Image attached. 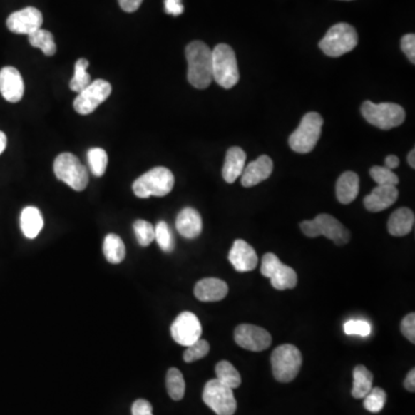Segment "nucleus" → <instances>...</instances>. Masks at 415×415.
Masks as SVG:
<instances>
[{"label": "nucleus", "instance_id": "2f4dec72", "mask_svg": "<svg viewBox=\"0 0 415 415\" xmlns=\"http://www.w3.org/2000/svg\"><path fill=\"white\" fill-rule=\"evenodd\" d=\"M88 164L95 177H102L108 168V154L102 148H91L88 150Z\"/></svg>", "mask_w": 415, "mask_h": 415}, {"label": "nucleus", "instance_id": "37998d69", "mask_svg": "<svg viewBox=\"0 0 415 415\" xmlns=\"http://www.w3.org/2000/svg\"><path fill=\"white\" fill-rule=\"evenodd\" d=\"M142 1L143 0H118L121 9L127 13H133L138 11V7L141 6Z\"/></svg>", "mask_w": 415, "mask_h": 415}, {"label": "nucleus", "instance_id": "20e7f679", "mask_svg": "<svg viewBox=\"0 0 415 415\" xmlns=\"http://www.w3.org/2000/svg\"><path fill=\"white\" fill-rule=\"evenodd\" d=\"M239 69L237 57L231 46L218 44L212 50V78L225 89H231L238 83Z\"/></svg>", "mask_w": 415, "mask_h": 415}, {"label": "nucleus", "instance_id": "cd10ccee", "mask_svg": "<svg viewBox=\"0 0 415 415\" xmlns=\"http://www.w3.org/2000/svg\"><path fill=\"white\" fill-rule=\"evenodd\" d=\"M28 41L33 48H41L46 57H52L57 52V46L54 42L53 35L42 28L39 31H34L31 35H28Z\"/></svg>", "mask_w": 415, "mask_h": 415}, {"label": "nucleus", "instance_id": "aec40b11", "mask_svg": "<svg viewBox=\"0 0 415 415\" xmlns=\"http://www.w3.org/2000/svg\"><path fill=\"white\" fill-rule=\"evenodd\" d=\"M398 192L396 186H377L364 198V207L370 212H379L391 207L397 201Z\"/></svg>", "mask_w": 415, "mask_h": 415}, {"label": "nucleus", "instance_id": "49530a36", "mask_svg": "<svg viewBox=\"0 0 415 415\" xmlns=\"http://www.w3.org/2000/svg\"><path fill=\"white\" fill-rule=\"evenodd\" d=\"M7 138L5 133L0 130V155L3 154L4 150L6 149Z\"/></svg>", "mask_w": 415, "mask_h": 415}, {"label": "nucleus", "instance_id": "423d86ee", "mask_svg": "<svg viewBox=\"0 0 415 415\" xmlns=\"http://www.w3.org/2000/svg\"><path fill=\"white\" fill-rule=\"evenodd\" d=\"M364 119L379 130H389L400 126L405 121V110L394 103H375L366 101L362 106Z\"/></svg>", "mask_w": 415, "mask_h": 415}, {"label": "nucleus", "instance_id": "1a4fd4ad", "mask_svg": "<svg viewBox=\"0 0 415 415\" xmlns=\"http://www.w3.org/2000/svg\"><path fill=\"white\" fill-rule=\"evenodd\" d=\"M56 177L76 192H82L87 188L89 183L88 170L78 157L69 153L57 156L53 163Z\"/></svg>", "mask_w": 415, "mask_h": 415}, {"label": "nucleus", "instance_id": "4be33fe9", "mask_svg": "<svg viewBox=\"0 0 415 415\" xmlns=\"http://www.w3.org/2000/svg\"><path fill=\"white\" fill-rule=\"evenodd\" d=\"M246 163V154L239 147L230 148L226 153L225 163L223 166V178L227 184H233L241 177Z\"/></svg>", "mask_w": 415, "mask_h": 415}, {"label": "nucleus", "instance_id": "9d476101", "mask_svg": "<svg viewBox=\"0 0 415 415\" xmlns=\"http://www.w3.org/2000/svg\"><path fill=\"white\" fill-rule=\"evenodd\" d=\"M202 399L217 415H233L237 411V400L233 390L217 379H210L205 385Z\"/></svg>", "mask_w": 415, "mask_h": 415}, {"label": "nucleus", "instance_id": "a19ab883", "mask_svg": "<svg viewBox=\"0 0 415 415\" xmlns=\"http://www.w3.org/2000/svg\"><path fill=\"white\" fill-rule=\"evenodd\" d=\"M132 415H154L153 414V406L148 400H135L132 406Z\"/></svg>", "mask_w": 415, "mask_h": 415}, {"label": "nucleus", "instance_id": "7ed1b4c3", "mask_svg": "<svg viewBox=\"0 0 415 415\" xmlns=\"http://www.w3.org/2000/svg\"><path fill=\"white\" fill-rule=\"evenodd\" d=\"M322 116L317 112H309L304 116L300 125L289 138V145L298 154H308L314 150L322 132Z\"/></svg>", "mask_w": 415, "mask_h": 415}, {"label": "nucleus", "instance_id": "4468645a", "mask_svg": "<svg viewBox=\"0 0 415 415\" xmlns=\"http://www.w3.org/2000/svg\"><path fill=\"white\" fill-rule=\"evenodd\" d=\"M235 340L242 349L252 352H261L270 347L272 338L265 329L245 323L235 329Z\"/></svg>", "mask_w": 415, "mask_h": 415}, {"label": "nucleus", "instance_id": "5701e85b", "mask_svg": "<svg viewBox=\"0 0 415 415\" xmlns=\"http://www.w3.org/2000/svg\"><path fill=\"white\" fill-rule=\"evenodd\" d=\"M360 188V180L354 172H344L343 175L338 178L337 184H336V195L338 201L342 205H349L352 203L359 194Z\"/></svg>", "mask_w": 415, "mask_h": 415}, {"label": "nucleus", "instance_id": "dca6fc26", "mask_svg": "<svg viewBox=\"0 0 415 415\" xmlns=\"http://www.w3.org/2000/svg\"><path fill=\"white\" fill-rule=\"evenodd\" d=\"M0 93L9 103H18L22 100L24 78L16 67L6 66L0 71Z\"/></svg>", "mask_w": 415, "mask_h": 415}, {"label": "nucleus", "instance_id": "393cba45", "mask_svg": "<svg viewBox=\"0 0 415 415\" xmlns=\"http://www.w3.org/2000/svg\"><path fill=\"white\" fill-rule=\"evenodd\" d=\"M44 220L41 211L35 207L24 208L20 216V227L24 237L35 239L42 231Z\"/></svg>", "mask_w": 415, "mask_h": 415}, {"label": "nucleus", "instance_id": "c756f323", "mask_svg": "<svg viewBox=\"0 0 415 415\" xmlns=\"http://www.w3.org/2000/svg\"><path fill=\"white\" fill-rule=\"evenodd\" d=\"M166 390L170 397L173 400H181L184 398L186 384L180 370L177 368H170L166 374Z\"/></svg>", "mask_w": 415, "mask_h": 415}, {"label": "nucleus", "instance_id": "ea45409f", "mask_svg": "<svg viewBox=\"0 0 415 415\" xmlns=\"http://www.w3.org/2000/svg\"><path fill=\"white\" fill-rule=\"evenodd\" d=\"M401 50L406 54L411 63H415V35L414 34H407L401 39Z\"/></svg>", "mask_w": 415, "mask_h": 415}, {"label": "nucleus", "instance_id": "b1692460", "mask_svg": "<svg viewBox=\"0 0 415 415\" xmlns=\"http://www.w3.org/2000/svg\"><path fill=\"white\" fill-rule=\"evenodd\" d=\"M414 222V212L409 208H400L389 218V233L394 237L407 235L412 231Z\"/></svg>", "mask_w": 415, "mask_h": 415}, {"label": "nucleus", "instance_id": "c03bdc74", "mask_svg": "<svg viewBox=\"0 0 415 415\" xmlns=\"http://www.w3.org/2000/svg\"><path fill=\"white\" fill-rule=\"evenodd\" d=\"M404 386L406 389L407 391L414 392L415 391V370H409V374H407L406 379L404 381Z\"/></svg>", "mask_w": 415, "mask_h": 415}, {"label": "nucleus", "instance_id": "c9c22d12", "mask_svg": "<svg viewBox=\"0 0 415 415\" xmlns=\"http://www.w3.org/2000/svg\"><path fill=\"white\" fill-rule=\"evenodd\" d=\"M370 177L379 186H397L399 184V178L392 170L385 166H374L370 169Z\"/></svg>", "mask_w": 415, "mask_h": 415}, {"label": "nucleus", "instance_id": "6ab92c4d", "mask_svg": "<svg viewBox=\"0 0 415 415\" xmlns=\"http://www.w3.org/2000/svg\"><path fill=\"white\" fill-rule=\"evenodd\" d=\"M229 293V286L220 278H205L196 283L194 294L202 302H217L223 300Z\"/></svg>", "mask_w": 415, "mask_h": 415}, {"label": "nucleus", "instance_id": "6e6552de", "mask_svg": "<svg viewBox=\"0 0 415 415\" xmlns=\"http://www.w3.org/2000/svg\"><path fill=\"white\" fill-rule=\"evenodd\" d=\"M301 231L309 238L324 235L338 246L345 245L351 239L349 230L339 220L328 214L316 216L313 220H304L300 225Z\"/></svg>", "mask_w": 415, "mask_h": 415}, {"label": "nucleus", "instance_id": "f03ea898", "mask_svg": "<svg viewBox=\"0 0 415 415\" xmlns=\"http://www.w3.org/2000/svg\"><path fill=\"white\" fill-rule=\"evenodd\" d=\"M175 186V175L164 166H157L138 178L133 184V192L138 198L148 199L150 196H165Z\"/></svg>", "mask_w": 415, "mask_h": 415}, {"label": "nucleus", "instance_id": "9b49d317", "mask_svg": "<svg viewBox=\"0 0 415 415\" xmlns=\"http://www.w3.org/2000/svg\"><path fill=\"white\" fill-rule=\"evenodd\" d=\"M261 274L269 278L276 290L294 289L298 283V275L289 265H284L274 253H267L262 259Z\"/></svg>", "mask_w": 415, "mask_h": 415}, {"label": "nucleus", "instance_id": "4c0bfd02", "mask_svg": "<svg viewBox=\"0 0 415 415\" xmlns=\"http://www.w3.org/2000/svg\"><path fill=\"white\" fill-rule=\"evenodd\" d=\"M344 331L349 336L357 334V336H362V337H367V336H369L370 332H372V327L366 321L352 319V321H349V322L345 323V325H344Z\"/></svg>", "mask_w": 415, "mask_h": 415}, {"label": "nucleus", "instance_id": "72a5a7b5", "mask_svg": "<svg viewBox=\"0 0 415 415\" xmlns=\"http://www.w3.org/2000/svg\"><path fill=\"white\" fill-rule=\"evenodd\" d=\"M386 403V394L381 388H372L364 398V406L368 412L379 413Z\"/></svg>", "mask_w": 415, "mask_h": 415}, {"label": "nucleus", "instance_id": "79ce46f5", "mask_svg": "<svg viewBox=\"0 0 415 415\" xmlns=\"http://www.w3.org/2000/svg\"><path fill=\"white\" fill-rule=\"evenodd\" d=\"M164 7H165V12L173 16H181L185 11L181 0H165Z\"/></svg>", "mask_w": 415, "mask_h": 415}, {"label": "nucleus", "instance_id": "f3484780", "mask_svg": "<svg viewBox=\"0 0 415 415\" xmlns=\"http://www.w3.org/2000/svg\"><path fill=\"white\" fill-rule=\"evenodd\" d=\"M229 260L233 268L239 272L254 270L259 263V257L256 255L253 247L241 239L233 242V246L230 250Z\"/></svg>", "mask_w": 415, "mask_h": 415}, {"label": "nucleus", "instance_id": "412c9836", "mask_svg": "<svg viewBox=\"0 0 415 415\" xmlns=\"http://www.w3.org/2000/svg\"><path fill=\"white\" fill-rule=\"evenodd\" d=\"M202 226L201 215L195 209L185 208L178 214L175 227L184 238H198L201 235Z\"/></svg>", "mask_w": 415, "mask_h": 415}, {"label": "nucleus", "instance_id": "ddd939ff", "mask_svg": "<svg viewBox=\"0 0 415 415\" xmlns=\"http://www.w3.org/2000/svg\"><path fill=\"white\" fill-rule=\"evenodd\" d=\"M202 327L195 314L184 312L178 315L171 325V336L175 343L190 346L201 338Z\"/></svg>", "mask_w": 415, "mask_h": 415}, {"label": "nucleus", "instance_id": "58836bf2", "mask_svg": "<svg viewBox=\"0 0 415 415\" xmlns=\"http://www.w3.org/2000/svg\"><path fill=\"white\" fill-rule=\"evenodd\" d=\"M400 330H401V334H404V337L407 338L411 343H415L414 313L407 314V315L404 317L403 321H401V324H400Z\"/></svg>", "mask_w": 415, "mask_h": 415}, {"label": "nucleus", "instance_id": "c85d7f7f", "mask_svg": "<svg viewBox=\"0 0 415 415\" xmlns=\"http://www.w3.org/2000/svg\"><path fill=\"white\" fill-rule=\"evenodd\" d=\"M216 376L220 383H223L226 386H229L232 390L239 388L241 384V376L238 370L231 362H220L216 364Z\"/></svg>", "mask_w": 415, "mask_h": 415}, {"label": "nucleus", "instance_id": "7c9ffc66", "mask_svg": "<svg viewBox=\"0 0 415 415\" xmlns=\"http://www.w3.org/2000/svg\"><path fill=\"white\" fill-rule=\"evenodd\" d=\"M88 66H89V61L85 58H81V59H78L76 61V66H74V76H73L72 80L69 82L71 91L80 93V91H83L88 86L91 85V76L87 72Z\"/></svg>", "mask_w": 415, "mask_h": 415}, {"label": "nucleus", "instance_id": "0eeeda50", "mask_svg": "<svg viewBox=\"0 0 415 415\" xmlns=\"http://www.w3.org/2000/svg\"><path fill=\"white\" fill-rule=\"evenodd\" d=\"M358 46V34L349 24H337L329 29L321 39L319 46L327 56L332 58L342 57L352 51Z\"/></svg>", "mask_w": 415, "mask_h": 415}, {"label": "nucleus", "instance_id": "f8f14e48", "mask_svg": "<svg viewBox=\"0 0 415 415\" xmlns=\"http://www.w3.org/2000/svg\"><path fill=\"white\" fill-rule=\"evenodd\" d=\"M112 87L106 80H95L80 91L74 100V110L82 116L91 115L111 95Z\"/></svg>", "mask_w": 415, "mask_h": 415}, {"label": "nucleus", "instance_id": "e433bc0d", "mask_svg": "<svg viewBox=\"0 0 415 415\" xmlns=\"http://www.w3.org/2000/svg\"><path fill=\"white\" fill-rule=\"evenodd\" d=\"M210 351V345L207 340L201 339L196 340L195 343L192 345L187 346V349L184 352V360L187 364L196 362L200 359L207 357L208 353Z\"/></svg>", "mask_w": 415, "mask_h": 415}, {"label": "nucleus", "instance_id": "39448f33", "mask_svg": "<svg viewBox=\"0 0 415 415\" xmlns=\"http://www.w3.org/2000/svg\"><path fill=\"white\" fill-rule=\"evenodd\" d=\"M301 364L302 355L298 347L291 344L278 346L271 354L272 374L278 382H292L298 376Z\"/></svg>", "mask_w": 415, "mask_h": 415}, {"label": "nucleus", "instance_id": "f704fd0d", "mask_svg": "<svg viewBox=\"0 0 415 415\" xmlns=\"http://www.w3.org/2000/svg\"><path fill=\"white\" fill-rule=\"evenodd\" d=\"M133 229L140 246L148 247L155 240V227L147 220H136Z\"/></svg>", "mask_w": 415, "mask_h": 415}, {"label": "nucleus", "instance_id": "bb28decb", "mask_svg": "<svg viewBox=\"0 0 415 415\" xmlns=\"http://www.w3.org/2000/svg\"><path fill=\"white\" fill-rule=\"evenodd\" d=\"M103 253L112 265H119L126 256V248L119 235L110 233L106 235L103 242Z\"/></svg>", "mask_w": 415, "mask_h": 415}, {"label": "nucleus", "instance_id": "a18cd8bd", "mask_svg": "<svg viewBox=\"0 0 415 415\" xmlns=\"http://www.w3.org/2000/svg\"><path fill=\"white\" fill-rule=\"evenodd\" d=\"M398 166H399V158L397 156H394V155H390V156L386 157L385 158V168H388V169L394 170L397 169Z\"/></svg>", "mask_w": 415, "mask_h": 415}, {"label": "nucleus", "instance_id": "a211bd4d", "mask_svg": "<svg viewBox=\"0 0 415 415\" xmlns=\"http://www.w3.org/2000/svg\"><path fill=\"white\" fill-rule=\"evenodd\" d=\"M274 171V163L270 157L262 155L257 160L250 163L241 175V185L244 187H253L262 181L267 180Z\"/></svg>", "mask_w": 415, "mask_h": 415}, {"label": "nucleus", "instance_id": "f257e3e1", "mask_svg": "<svg viewBox=\"0 0 415 415\" xmlns=\"http://www.w3.org/2000/svg\"><path fill=\"white\" fill-rule=\"evenodd\" d=\"M186 59L188 63L187 78L190 85L196 89H205L214 81L212 78V51L201 42L194 41L186 48Z\"/></svg>", "mask_w": 415, "mask_h": 415}, {"label": "nucleus", "instance_id": "2eb2a0df", "mask_svg": "<svg viewBox=\"0 0 415 415\" xmlns=\"http://www.w3.org/2000/svg\"><path fill=\"white\" fill-rule=\"evenodd\" d=\"M42 24V13L36 7L31 6L12 13L6 21L9 31L19 35H31L41 29Z\"/></svg>", "mask_w": 415, "mask_h": 415}, {"label": "nucleus", "instance_id": "a878e982", "mask_svg": "<svg viewBox=\"0 0 415 415\" xmlns=\"http://www.w3.org/2000/svg\"><path fill=\"white\" fill-rule=\"evenodd\" d=\"M374 376L364 366L359 364L353 369L352 396L355 399H364L373 388Z\"/></svg>", "mask_w": 415, "mask_h": 415}, {"label": "nucleus", "instance_id": "de8ad7c7", "mask_svg": "<svg viewBox=\"0 0 415 415\" xmlns=\"http://www.w3.org/2000/svg\"><path fill=\"white\" fill-rule=\"evenodd\" d=\"M407 160H409V164L412 169H415V150L412 149L411 153L409 154V157H407Z\"/></svg>", "mask_w": 415, "mask_h": 415}, {"label": "nucleus", "instance_id": "473e14b6", "mask_svg": "<svg viewBox=\"0 0 415 415\" xmlns=\"http://www.w3.org/2000/svg\"><path fill=\"white\" fill-rule=\"evenodd\" d=\"M155 240L165 253H171L175 248V239L172 235L170 226L165 222H160L155 227Z\"/></svg>", "mask_w": 415, "mask_h": 415}]
</instances>
